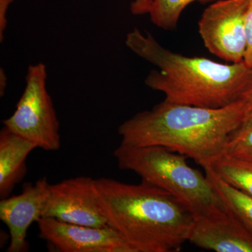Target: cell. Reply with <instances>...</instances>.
I'll use <instances>...</instances> for the list:
<instances>
[{
	"mask_svg": "<svg viewBox=\"0 0 252 252\" xmlns=\"http://www.w3.org/2000/svg\"><path fill=\"white\" fill-rule=\"evenodd\" d=\"M189 241L217 252H252V233L228 210L218 217L195 219Z\"/></svg>",
	"mask_w": 252,
	"mask_h": 252,
	"instance_id": "cell-10",
	"label": "cell"
},
{
	"mask_svg": "<svg viewBox=\"0 0 252 252\" xmlns=\"http://www.w3.org/2000/svg\"><path fill=\"white\" fill-rule=\"evenodd\" d=\"M6 84H7V77H6L4 69L1 68L0 69V94H1V97L4 95Z\"/></svg>",
	"mask_w": 252,
	"mask_h": 252,
	"instance_id": "cell-20",
	"label": "cell"
},
{
	"mask_svg": "<svg viewBox=\"0 0 252 252\" xmlns=\"http://www.w3.org/2000/svg\"><path fill=\"white\" fill-rule=\"evenodd\" d=\"M37 147L3 127L0 132V197L7 198L27 172L26 159Z\"/></svg>",
	"mask_w": 252,
	"mask_h": 252,
	"instance_id": "cell-11",
	"label": "cell"
},
{
	"mask_svg": "<svg viewBox=\"0 0 252 252\" xmlns=\"http://www.w3.org/2000/svg\"><path fill=\"white\" fill-rule=\"evenodd\" d=\"M94 184L109 226L135 252H179L189 242L195 217L171 193L144 181L101 177Z\"/></svg>",
	"mask_w": 252,
	"mask_h": 252,
	"instance_id": "cell-2",
	"label": "cell"
},
{
	"mask_svg": "<svg viewBox=\"0 0 252 252\" xmlns=\"http://www.w3.org/2000/svg\"><path fill=\"white\" fill-rule=\"evenodd\" d=\"M126 44L158 69L152 71L146 85L175 103L221 108L241 97L252 77L245 63L223 64L204 57H188L165 49L152 34L138 29L126 35Z\"/></svg>",
	"mask_w": 252,
	"mask_h": 252,
	"instance_id": "cell-3",
	"label": "cell"
},
{
	"mask_svg": "<svg viewBox=\"0 0 252 252\" xmlns=\"http://www.w3.org/2000/svg\"><path fill=\"white\" fill-rule=\"evenodd\" d=\"M215 0H152L149 10L151 20L158 27L171 31L177 27L180 15L190 3L212 2Z\"/></svg>",
	"mask_w": 252,
	"mask_h": 252,
	"instance_id": "cell-14",
	"label": "cell"
},
{
	"mask_svg": "<svg viewBox=\"0 0 252 252\" xmlns=\"http://www.w3.org/2000/svg\"><path fill=\"white\" fill-rule=\"evenodd\" d=\"M49 185L44 177L34 185H25L19 195L1 199L0 220L7 226L11 239L7 252L27 251L28 230L43 216Z\"/></svg>",
	"mask_w": 252,
	"mask_h": 252,
	"instance_id": "cell-9",
	"label": "cell"
},
{
	"mask_svg": "<svg viewBox=\"0 0 252 252\" xmlns=\"http://www.w3.org/2000/svg\"><path fill=\"white\" fill-rule=\"evenodd\" d=\"M249 109L240 98L221 108L165 100L119 126L122 143L160 146L193 159L200 166L224 154L230 135Z\"/></svg>",
	"mask_w": 252,
	"mask_h": 252,
	"instance_id": "cell-1",
	"label": "cell"
},
{
	"mask_svg": "<svg viewBox=\"0 0 252 252\" xmlns=\"http://www.w3.org/2000/svg\"><path fill=\"white\" fill-rule=\"evenodd\" d=\"M152 0H134L130 6L131 12L135 15L149 14Z\"/></svg>",
	"mask_w": 252,
	"mask_h": 252,
	"instance_id": "cell-18",
	"label": "cell"
},
{
	"mask_svg": "<svg viewBox=\"0 0 252 252\" xmlns=\"http://www.w3.org/2000/svg\"><path fill=\"white\" fill-rule=\"evenodd\" d=\"M242 99H243L244 102L246 103L248 106L249 109H252V77L250 79V83H249L248 87H247L246 90L242 94Z\"/></svg>",
	"mask_w": 252,
	"mask_h": 252,
	"instance_id": "cell-19",
	"label": "cell"
},
{
	"mask_svg": "<svg viewBox=\"0 0 252 252\" xmlns=\"http://www.w3.org/2000/svg\"><path fill=\"white\" fill-rule=\"evenodd\" d=\"M39 236L60 252H135L112 227H91L42 217Z\"/></svg>",
	"mask_w": 252,
	"mask_h": 252,
	"instance_id": "cell-8",
	"label": "cell"
},
{
	"mask_svg": "<svg viewBox=\"0 0 252 252\" xmlns=\"http://www.w3.org/2000/svg\"><path fill=\"white\" fill-rule=\"evenodd\" d=\"M47 71L43 63L28 69L26 87L14 114L2 123L4 127L35 144L37 148H61L60 124L46 88Z\"/></svg>",
	"mask_w": 252,
	"mask_h": 252,
	"instance_id": "cell-5",
	"label": "cell"
},
{
	"mask_svg": "<svg viewBox=\"0 0 252 252\" xmlns=\"http://www.w3.org/2000/svg\"><path fill=\"white\" fill-rule=\"evenodd\" d=\"M203 169L227 210L252 233V196L221 180L210 169Z\"/></svg>",
	"mask_w": 252,
	"mask_h": 252,
	"instance_id": "cell-12",
	"label": "cell"
},
{
	"mask_svg": "<svg viewBox=\"0 0 252 252\" xmlns=\"http://www.w3.org/2000/svg\"><path fill=\"white\" fill-rule=\"evenodd\" d=\"M245 37H246V51L243 62L252 68V0H250L246 16H245Z\"/></svg>",
	"mask_w": 252,
	"mask_h": 252,
	"instance_id": "cell-16",
	"label": "cell"
},
{
	"mask_svg": "<svg viewBox=\"0 0 252 252\" xmlns=\"http://www.w3.org/2000/svg\"><path fill=\"white\" fill-rule=\"evenodd\" d=\"M14 0H0V41H4V31L7 25L6 13Z\"/></svg>",
	"mask_w": 252,
	"mask_h": 252,
	"instance_id": "cell-17",
	"label": "cell"
},
{
	"mask_svg": "<svg viewBox=\"0 0 252 252\" xmlns=\"http://www.w3.org/2000/svg\"><path fill=\"white\" fill-rule=\"evenodd\" d=\"M42 217L86 226L109 225L99 204L94 180L89 177L50 185Z\"/></svg>",
	"mask_w": 252,
	"mask_h": 252,
	"instance_id": "cell-7",
	"label": "cell"
},
{
	"mask_svg": "<svg viewBox=\"0 0 252 252\" xmlns=\"http://www.w3.org/2000/svg\"><path fill=\"white\" fill-rule=\"evenodd\" d=\"M223 154L252 161V109L230 135Z\"/></svg>",
	"mask_w": 252,
	"mask_h": 252,
	"instance_id": "cell-15",
	"label": "cell"
},
{
	"mask_svg": "<svg viewBox=\"0 0 252 252\" xmlns=\"http://www.w3.org/2000/svg\"><path fill=\"white\" fill-rule=\"evenodd\" d=\"M249 1L220 0L205 10L199 21V33L211 54L231 63L243 62Z\"/></svg>",
	"mask_w": 252,
	"mask_h": 252,
	"instance_id": "cell-6",
	"label": "cell"
},
{
	"mask_svg": "<svg viewBox=\"0 0 252 252\" xmlns=\"http://www.w3.org/2000/svg\"><path fill=\"white\" fill-rule=\"evenodd\" d=\"M114 156L119 168L135 172L144 182L171 193L188 207L195 219L228 212L210 178L190 167L182 154L160 146L121 143Z\"/></svg>",
	"mask_w": 252,
	"mask_h": 252,
	"instance_id": "cell-4",
	"label": "cell"
},
{
	"mask_svg": "<svg viewBox=\"0 0 252 252\" xmlns=\"http://www.w3.org/2000/svg\"><path fill=\"white\" fill-rule=\"evenodd\" d=\"M221 180L252 196V161L222 154L202 165Z\"/></svg>",
	"mask_w": 252,
	"mask_h": 252,
	"instance_id": "cell-13",
	"label": "cell"
}]
</instances>
